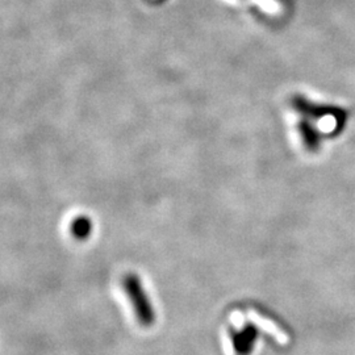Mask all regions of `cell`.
<instances>
[{"mask_svg":"<svg viewBox=\"0 0 355 355\" xmlns=\"http://www.w3.org/2000/svg\"><path fill=\"white\" fill-rule=\"evenodd\" d=\"M123 287L135 309L137 321L145 328L153 327L157 318L155 309L148 296V292L144 288L140 277L136 272H128L123 279Z\"/></svg>","mask_w":355,"mask_h":355,"instance_id":"6da1fadb","label":"cell"},{"mask_svg":"<svg viewBox=\"0 0 355 355\" xmlns=\"http://www.w3.org/2000/svg\"><path fill=\"white\" fill-rule=\"evenodd\" d=\"M292 107L296 112L303 114L305 119L318 120L325 116H333L336 120V124H337V130H340V132L347 119V114L343 111V108L316 104V103H312L311 101L305 99L304 96H302V95H295L292 98Z\"/></svg>","mask_w":355,"mask_h":355,"instance_id":"7a4b0ae2","label":"cell"},{"mask_svg":"<svg viewBox=\"0 0 355 355\" xmlns=\"http://www.w3.org/2000/svg\"><path fill=\"white\" fill-rule=\"evenodd\" d=\"M257 334L258 331L253 325H249L248 328L241 331H234L232 334V343L233 350L237 355H249L253 352L254 345L257 343Z\"/></svg>","mask_w":355,"mask_h":355,"instance_id":"3957f363","label":"cell"},{"mask_svg":"<svg viewBox=\"0 0 355 355\" xmlns=\"http://www.w3.org/2000/svg\"><path fill=\"white\" fill-rule=\"evenodd\" d=\"M299 133L302 136L305 149L311 153L318 152L321 145V135L318 128L313 127L308 119H304L299 123Z\"/></svg>","mask_w":355,"mask_h":355,"instance_id":"277c9868","label":"cell"},{"mask_svg":"<svg viewBox=\"0 0 355 355\" xmlns=\"http://www.w3.org/2000/svg\"><path fill=\"white\" fill-rule=\"evenodd\" d=\"M94 224L89 216L80 215L76 217L70 225L71 236L78 241H85L91 237Z\"/></svg>","mask_w":355,"mask_h":355,"instance_id":"5b68a950","label":"cell"}]
</instances>
